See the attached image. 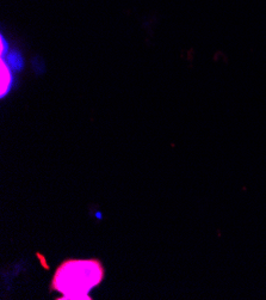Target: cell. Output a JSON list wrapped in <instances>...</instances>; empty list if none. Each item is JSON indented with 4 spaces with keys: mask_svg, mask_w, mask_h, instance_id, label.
Returning a JSON list of instances; mask_svg holds the SVG:
<instances>
[{
    "mask_svg": "<svg viewBox=\"0 0 266 300\" xmlns=\"http://www.w3.org/2000/svg\"><path fill=\"white\" fill-rule=\"evenodd\" d=\"M4 59V58H3ZM5 63L9 65L10 68L13 71H20L24 66V60H23V57L20 55L19 51L17 50H13V51H10L6 55V58L4 59Z\"/></svg>",
    "mask_w": 266,
    "mask_h": 300,
    "instance_id": "3",
    "label": "cell"
},
{
    "mask_svg": "<svg viewBox=\"0 0 266 300\" xmlns=\"http://www.w3.org/2000/svg\"><path fill=\"white\" fill-rule=\"evenodd\" d=\"M9 50V44H8V41L4 39V36L0 37V55H2V58H4V55L8 53Z\"/></svg>",
    "mask_w": 266,
    "mask_h": 300,
    "instance_id": "4",
    "label": "cell"
},
{
    "mask_svg": "<svg viewBox=\"0 0 266 300\" xmlns=\"http://www.w3.org/2000/svg\"><path fill=\"white\" fill-rule=\"evenodd\" d=\"M0 77H2V81H0V97H4L5 95L9 94L13 84L11 68L5 63L4 59H2V61H0Z\"/></svg>",
    "mask_w": 266,
    "mask_h": 300,
    "instance_id": "2",
    "label": "cell"
},
{
    "mask_svg": "<svg viewBox=\"0 0 266 300\" xmlns=\"http://www.w3.org/2000/svg\"><path fill=\"white\" fill-rule=\"evenodd\" d=\"M104 278V268L96 258L67 260L58 265L51 280V289L62 293L60 299H91L88 292Z\"/></svg>",
    "mask_w": 266,
    "mask_h": 300,
    "instance_id": "1",
    "label": "cell"
}]
</instances>
